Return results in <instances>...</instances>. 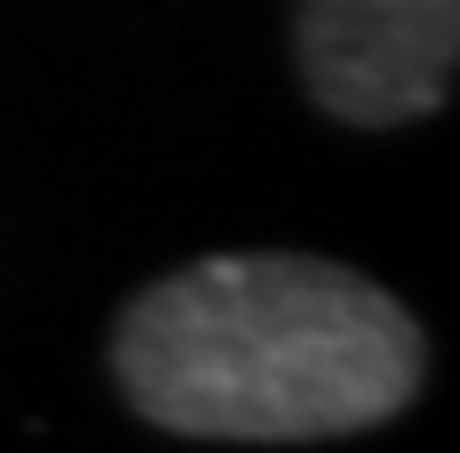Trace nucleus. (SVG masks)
<instances>
[{"label":"nucleus","instance_id":"obj_1","mask_svg":"<svg viewBox=\"0 0 460 453\" xmlns=\"http://www.w3.org/2000/svg\"><path fill=\"white\" fill-rule=\"evenodd\" d=\"M129 410L180 439H345L424 388L417 316L309 252H216L151 280L115 324Z\"/></svg>","mask_w":460,"mask_h":453},{"label":"nucleus","instance_id":"obj_2","mask_svg":"<svg viewBox=\"0 0 460 453\" xmlns=\"http://www.w3.org/2000/svg\"><path fill=\"white\" fill-rule=\"evenodd\" d=\"M295 36L309 101L352 129H388L446 101L460 0H302Z\"/></svg>","mask_w":460,"mask_h":453}]
</instances>
